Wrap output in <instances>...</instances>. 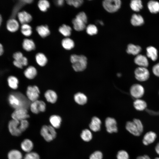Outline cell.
Masks as SVG:
<instances>
[{"label": "cell", "mask_w": 159, "mask_h": 159, "mask_svg": "<svg viewBox=\"0 0 159 159\" xmlns=\"http://www.w3.org/2000/svg\"><path fill=\"white\" fill-rule=\"evenodd\" d=\"M35 59L37 63L40 66H44L47 64V59L45 55L41 53L37 54Z\"/></svg>", "instance_id": "obj_31"}, {"label": "cell", "mask_w": 159, "mask_h": 159, "mask_svg": "<svg viewBox=\"0 0 159 159\" xmlns=\"http://www.w3.org/2000/svg\"><path fill=\"white\" fill-rule=\"evenodd\" d=\"M98 21L99 24H100L101 25H103V23L102 21Z\"/></svg>", "instance_id": "obj_55"}, {"label": "cell", "mask_w": 159, "mask_h": 159, "mask_svg": "<svg viewBox=\"0 0 159 159\" xmlns=\"http://www.w3.org/2000/svg\"><path fill=\"white\" fill-rule=\"evenodd\" d=\"M22 47L24 49L27 51H30L34 50L35 45L34 41L31 39H25L23 42Z\"/></svg>", "instance_id": "obj_19"}, {"label": "cell", "mask_w": 159, "mask_h": 159, "mask_svg": "<svg viewBox=\"0 0 159 159\" xmlns=\"http://www.w3.org/2000/svg\"><path fill=\"white\" fill-rule=\"evenodd\" d=\"M25 76L29 79H33L37 75V71L35 68L32 66L29 67L24 71Z\"/></svg>", "instance_id": "obj_28"}, {"label": "cell", "mask_w": 159, "mask_h": 159, "mask_svg": "<svg viewBox=\"0 0 159 159\" xmlns=\"http://www.w3.org/2000/svg\"><path fill=\"white\" fill-rule=\"evenodd\" d=\"M6 26L8 31L11 32H16L19 28L18 22L14 18L9 19L6 22Z\"/></svg>", "instance_id": "obj_15"}, {"label": "cell", "mask_w": 159, "mask_h": 159, "mask_svg": "<svg viewBox=\"0 0 159 159\" xmlns=\"http://www.w3.org/2000/svg\"><path fill=\"white\" fill-rule=\"evenodd\" d=\"M141 50V48L140 46L130 44L128 45L126 51L129 54L138 55Z\"/></svg>", "instance_id": "obj_24"}, {"label": "cell", "mask_w": 159, "mask_h": 159, "mask_svg": "<svg viewBox=\"0 0 159 159\" xmlns=\"http://www.w3.org/2000/svg\"><path fill=\"white\" fill-rule=\"evenodd\" d=\"M38 6L41 11L45 12L49 7L50 4L47 0H40L38 2Z\"/></svg>", "instance_id": "obj_39"}, {"label": "cell", "mask_w": 159, "mask_h": 159, "mask_svg": "<svg viewBox=\"0 0 159 159\" xmlns=\"http://www.w3.org/2000/svg\"><path fill=\"white\" fill-rule=\"evenodd\" d=\"M17 15L19 21L22 24L29 22L32 19L31 15L25 11L18 12Z\"/></svg>", "instance_id": "obj_14"}, {"label": "cell", "mask_w": 159, "mask_h": 159, "mask_svg": "<svg viewBox=\"0 0 159 159\" xmlns=\"http://www.w3.org/2000/svg\"><path fill=\"white\" fill-rule=\"evenodd\" d=\"M23 57L22 53L20 52H15L13 54V56L14 60L18 61L20 60Z\"/></svg>", "instance_id": "obj_45"}, {"label": "cell", "mask_w": 159, "mask_h": 159, "mask_svg": "<svg viewBox=\"0 0 159 159\" xmlns=\"http://www.w3.org/2000/svg\"><path fill=\"white\" fill-rule=\"evenodd\" d=\"M117 159H129V155L128 153L124 150L119 151L117 155Z\"/></svg>", "instance_id": "obj_42"}, {"label": "cell", "mask_w": 159, "mask_h": 159, "mask_svg": "<svg viewBox=\"0 0 159 159\" xmlns=\"http://www.w3.org/2000/svg\"><path fill=\"white\" fill-rule=\"evenodd\" d=\"M148 8L152 13H156L159 12V2L154 0H150L148 3Z\"/></svg>", "instance_id": "obj_27"}, {"label": "cell", "mask_w": 159, "mask_h": 159, "mask_svg": "<svg viewBox=\"0 0 159 159\" xmlns=\"http://www.w3.org/2000/svg\"><path fill=\"white\" fill-rule=\"evenodd\" d=\"M30 108L33 113L37 114L45 111L46 105L43 101L37 100L32 102L30 105Z\"/></svg>", "instance_id": "obj_11"}, {"label": "cell", "mask_w": 159, "mask_h": 159, "mask_svg": "<svg viewBox=\"0 0 159 159\" xmlns=\"http://www.w3.org/2000/svg\"><path fill=\"white\" fill-rule=\"evenodd\" d=\"M126 130L130 133L135 136H139L143 130V124L140 120L134 119L132 121H128L126 124Z\"/></svg>", "instance_id": "obj_3"}, {"label": "cell", "mask_w": 159, "mask_h": 159, "mask_svg": "<svg viewBox=\"0 0 159 159\" xmlns=\"http://www.w3.org/2000/svg\"><path fill=\"white\" fill-rule=\"evenodd\" d=\"M8 156L9 159H22V158L21 153L16 150L10 151L9 153Z\"/></svg>", "instance_id": "obj_37"}, {"label": "cell", "mask_w": 159, "mask_h": 159, "mask_svg": "<svg viewBox=\"0 0 159 159\" xmlns=\"http://www.w3.org/2000/svg\"><path fill=\"white\" fill-rule=\"evenodd\" d=\"M61 121V117L57 115H52L49 118V121L52 126L54 128H58L60 127Z\"/></svg>", "instance_id": "obj_29"}, {"label": "cell", "mask_w": 159, "mask_h": 159, "mask_svg": "<svg viewBox=\"0 0 159 159\" xmlns=\"http://www.w3.org/2000/svg\"><path fill=\"white\" fill-rule=\"evenodd\" d=\"M152 71L155 75L159 77V62L153 66Z\"/></svg>", "instance_id": "obj_46"}, {"label": "cell", "mask_w": 159, "mask_h": 159, "mask_svg": "<svg viewBox=\"0 0 159 159\" xmlns=\"http://www.w3.org/2000/svg\"><path fill=\"white\" fill-rule=\"evenodd\" d=\"M87 33L90 35L96 34L97 32V29L96 26L93 24L88 25L86 28Z\"/></svg>", "instance_id": "obj_40"}, {"label": "cell", "mask_w": 159, "mask_h": 159, "mask_svg": "<svg viewBox=\"0 0 159 159\" xmlns=\"http://www.w3.org/2000/svg\"><path fill=\"white\" fill-rule=\"evenodd\" d=\"M4 49L3 45L0 43V56L3 55L4 53Z\"/></svg>", "instance_id": "obj_51"}, {"label": "cell", "mask_w": 159, "mask_h": 159, "mask_svg": "<svg viewBox=\"0 0 159 159\" xmlns=\"http://www.w3.org/2000/svg\"><path fill=\"white\" fill-rule=\"evenodd\" d=\"M23 2L24 3H26V4H30L33 1V0H22Z\"/></svg>", "instance_id": "obj_53"}, {"label": "cell", "mask_w": 159, "mask_h": 159, "mask_svg": "<svg viewBox=\"0 0 159 159\" xmlns=\"http://www.w3.org/2000/svg\"><path fill=\"white\" fill-rule=\"evenodd\" d=\"M44 96L48 102L52 103H54L57 99L56 93L51 90H47L44 94Z\"/></svg>", "instance_id": "obj_25"}, {"label": "cell", "mask_w": 159, "mask_h": 159, "mask_svg": "<svg viewBox=\"0 0 159 159\" xmlns=\"http://www.w3.org/2000/svg\"><path fill=\"white\" fill-rule=\"evenodd\" d=\"M56 4L59 6H62L64 3V1L63 0H58L56 1Z\"/></svg>", "instance_id": "obj_50"}, {"label": "cell", "mask_w": 159, "mask_h": 159, "mask_svg": "<svg viewBox=\"0 0 159 159\" xmlns=\"http://www.w3.org/2000/svg\"><path fill=\"white\" fill-rule=\"evenodd\" d=\"M80 136L81 138L85 141L89 142L92 139V135L90 130L85 129L82 131Z\"/></svg>", "instance_id": "obj_36"}, {"label": "cell", "mask_w": 159, "mask_h": 159, "mask_svg": "<svg viewBox=\"0 0 159 159\" xmlns=\"http://www.w3.org/2000/svg\"><path fill=\"white\" fill-rule=\"evenodd\" d=\"M21 145L22 149L27 153L31 152L33 147L32 142L28 139L24 140L21 143Z\"/></svg>", "instance_id": "obj_26"}, {"label": "cell", "mask_w": 159, "mask_h": 159, "mask_svg": "<svg viewBox=\"0 0 159 159\" xmlns=\"http://www.w3.org/2000/svg\"><path fill=\"white\" fill-rule=\"evenodd\" d=\"M155 159H159V158L157 157V158H156Z\"/></svg>", "instance_id": "obj_56"}, {"label": "cell", "mask_w": 159, "mask_h": 159, "mask_svg": "<svg viewBox=\"0 0 159 159\" xmlns=\"http://www.w3.org/2000/svg\"><path fill=\"white\" fill-rule=\"evenodd\" d=\"M130 7L132 10L138 11L143 8L142 2L140 0H132L131 1Z\"/></svg>", "instance_id": "obj_34"}, {"label": "cell", "mask_w": 159, "mask_h": 159, "mask_svg": "<svg viewBox=\"0 0 159 159\" xmlns=\"http://www.w3.org/2000/svg\"><path fill=\"white\" fill-rule=\"evenodd\" d=\"M70 60L72 64V67L75 71H82L86 68L87 59L85 56L72 54L70 57Z\"/></svg>", "instance_id": "obj_2"}, {"label": "cell", "mask_w": 159, "mask_h": 159, "mask_svg": "<svg viewBox=\"0 0 159 159\" xmlns=\"http://www.w3.org/2000/svg\"><path fill=\"white\" fill-rule=\"evenodd\" d=\"M135 74L136 79L141 82L147 80L150 76L148 70L146 67H142L137 68L135 70Z\"/></svg>", "instance_id": "obj_8"}, {"label": "cell", "mask_w": 159, "mask_h": 159, "mask_svg": "<svg viewBox=\"0 0 159 159\" xmlns=\"http://www.w3.org/2000/svg\"><path fill=\"white\" fill-rule=\"evenodd\" d=\"M102 152L99 151H96L90 155L89 159H102Z\"/></svg>", "instance_id": "obj_44"}, {"label": "cell", "mask_w": 159, "mask_h": 159, "mask_svg": "<svg viewBox=\"0 0 159 159\" xmlns=\"http://www.w3.org/2000/svg\"><path fill=\"white\" fill-rule=\"evenodd\" d=\"M155 150L157 153L159 155V142L157 143L155 146Z\"/></svg>", "instance_id": "obj_52"}, {"label": "cell", "mask_w": 159, "mask_h": 159, "mask_svg": "<svg viewBox=\"0 0 159 159\" xmlns=\"http://www.w3.org/2000/svg\"><path fill=\"white\" fill-rule=\"evenodd\" d=\"M130 92L131 95L136 99H139L143 96L144 93L143 86L139 84L133 85L131 87Z\"/></svg>", "instance_id": "obj_12"}, {"label": "cell", "mask_w": 159, "mask_h": 159, "mask_svg": "<svg viewBox=\"0 0 159 159\" xmlns=\"http://www.w3.org/2000/svg\"><path fill=\"white\" fill-rule=\"evenodd\" d=\"M8 128L9 132L13 136H19L24 131L20 121L13 119L9 122Z\"/></svg>", "instance_id": "obj_6"}, {"label": "cell", "mask_w": 159, "mask_h": 159, "mask_svg": "<svg viewBox=\"0 0 159 159\" xmlns=\"http://www.w3.org/2000/svg\"><path fill=\"white\" fill-rule=\"evenodd\" d=\"M103 7L108 12L113 13L120 8L121 1L120 0H105L102 3Z\"/></svg>", "instance_id": "obj_7"}, {"label": "cell", "mask_w": 159, "mask_h": 159, "mask_svg": "<svg viewBox=\"0 0 159 159\" xmlns=\"http://www.w3.org/2000/svg\"><path fill=\"white\" fill-rule=\"evenodd\" d=\"M75 102L78 104L83 105L85 104L87 101V97L84 94L81 92H78L74 96Z\"/></svg>", "instance_id": "obj_23"}, {"label": "cell", "mask_w": 159, "mask_h": 159, "mask_svg": "<svg viewBox=\"0 0 159 159\" xmlns=\"http://www.w3.org/2000/svg\"><path fill=\"white\" fill-rule=\"evenodd\" d=\"M12 119L21 121L26 120L29 117L27 109L24 108H19L15 109L11 115Z\"/></svg>", "instance_id": "obj_9"}, {"label": "cell", "mask_w": 159, "mask_h": 159, "mask_svg": "<svg viewBox=\"0 0 159 159\" xmlns=\"http://www.w3.org/2000/svg\"><path fill=\"white\" fill-rule=\"evenodd\" d=\"M18 61L23 66H26L28 64L27 59L26 57L24 56L20 60Z\"/></svg>", "instance_id": "obj_47"}, {"label": "cell", "mask_w": 159, "mask_h": 159, "mask_svg": "<svg viewBox=\"0 0 159 159\" xmlns=\"http://www.w3.org/2000/svg\"><path fill=\"white\" fill-rule=\"evenodd\" d=\"M14 65L17 67L19 68H22L23 66L19 61L14 60L13 62Z\"/></svg>", "instance_id": "obj_48"}, {"label": "cell", "mask_w": 159, "mask_h": 159, "mask_svg": "<svg viewBox=\"0 0 159 159\" xmlns=\"http://www.w3.org/2000/svg\"><path fill=\"white\" fill-rule=\"evenodd\" d=\"M24 159H40L39 155L35 152L27 153L25 155Z\"/></svg>", "instance_id": "obj_43"}, {"label": "cell", "mask_w": 159, "mask_h": 159, "mask_svg": "<svg viewBox=\"0 0 159 159\" xmlns=\"http://www.w3.org/2000/svg\"><path fill=\"white\" fill-rule=\"evenodd\" d=\"M2 22V18L1 15L0 14V26H1Z\"/></svg>", "instance_id": "obj_54"}, {"label": "cell", "mask_w": 159, "mask_h": 159, "mask_svg": "<svg viewBox=\"0 0 159 159\" xmlns=\"http://www.w3.org/2000/svg\"><path fill=\"white\" fill-rule=\"evenodd\" d=\"M40 91L36 86H29L27 89L26 94L28 98L32 102L38 100Z\"/></svg>", "instance_id": "obj_10"}, {"label": "cell", "mask_w": 159, "mask_h": 159, "mask_svg": "<svg viewBox=\"0 0 159 159\" xmlns=\"http://www.w3.org/2000/svg\"><path fill=\"white\" fill-rule=\"evenodd\" d=\"M66 1L68 4L77 8L82 5L83 1L82 0H66Z\"/></svg>", "instance_id": "obj_41"}, {"label": "cell", "mask_w": 159, "mask_h": 159, "mask_svg": "<svg viewBox=\"0 0 159 159\" xmlns=\"http://www.w3.org/2000/svg\"><path fill=\"white\" fill-rule=\"evenodd\" d=\"M131 23L132 25L134 26H140L144 24V20L141 15L134 14L132 16Z\"/></svg>", "instance_id": "obj_20"}, {"label": "cell", "mask_w": 159, "mask_h": 159, "mask_svg": "<svg viewBox=\"0 0 159 159\" xmlns=\"http://www.w3.org/2000/svg\"><path fill=\"white\" fill-rule=\"evenodd\" d=\"M133 105L137 110L143 111L146 107L147 105L144 100L140 99H136L133 102Z\"/></svg>", "instance_id": "obj_30"}, {"label": "cell", "mask_w": 159, "mask_h": 159, "mask_svg": "<svg viewBox=\"0 0 159 159\" xmlns=\"http://www.w3.org/2000/svg\"><path fill=\"white\" fill-rule=\"evenodd\" d=\"M147 55L153 61L156 60L158 58V51L155 47L151 46L146 48Z\"/></svg>", "instance_id": "obj_22"}, {"label": "cell", "mask_w": 159, "mask_h": 159, "mask_svg": "<svg viewBox=\"0 0 159 159\" xmlns=\"http://www.w3.org/2000/svg\"><path fill=\"white\" fill-rule=\"evenodd\" d=\"M105 126L107 131L109 133L116 132L117 131V122L113 118L108 117L105 121Z\"/></svg>", "instance_id": "obj_13"}, {"label": "cell", "mask_w": 159, "mask_h": 159, "mask_svg": "<svg viewBox=\"0 0 159 159\" xmlns=\"http://www.w3.org/2000/svg\"><path fill=\"white\" fill-rule=\"evenodd\" d=\"M8 82L9 87L13 89H17L18 86V80L15 77L10 76L8 79Z\"/></svg>", "instance_id": "obj_38"}, {"label": "cell", "mask_w": 159, "mask_h": 159, "mask_svg": "<svg viewBox=\"0 0 159 159\" xmlns=\"http://www.w3.org/2000/svg\"><path fill=\"white\" fill-rule=\"evenodd\" d=\"M87 22V16L84 12L79 13L72 20L74 28L78 31H82L85 28Z\"/></svg>", "instance_id": "obj_4"}, {"label": "cell", "mask_w": 159, "mask_h": 159, "mask_svg": "<svg viewBox=\"0 0 159 159\" xmlns=\"http://www.w3.org/2000/svg\"><path fill=\"white\" fill-rule=\"evenodd\" d=\"M101 124L100 120L98 117L95 116L92 118L89 126L92 131L96 132L100 130Z\"/></svg>", "instance_id": "obj_18"}, {"label": "cell", "mask_w": 159, "mask_h": 159, "mask_svg": "<svg viewBox=\"0 0 159 159\" xmlns=\"http://www.w3.org/2000/svg\"><path fill=\"white\" fill-rule=\"evenodd\" d=\"M59 31L63 35L68 37L71 34L72 29L69 26L64 24L59 27Z\"/></svg>", "instance_id": "obj_33"}, {"label": "cell", "mask_w": 159, "mask_h": 159, "mask_svg": "<svg viewBox=\"0 0 159 159\" xmlns=\"http://www.w3.org/2000/svg\"><path fill=\"white\" fill-rule=\"evenodd\" d=\"M134 62L140 67L146 68L149 64L147 58L144 55L141 54L137 55L134 59Z\"/></svg>", "instance_id": "obj_17"}, {"label": "cell", "mask_w": 159, "mask_h": 159, "mask_svg": "<svg viewBox=\"0 0 159 159\" xmlns=\"http://www.w3.org/2000/svg\"><path fill=\"white\" fill-rule=\"evenodd\" d=\"M157 137L156 134L153 131L147 132L144 135L143 140V144L147 145L153 143Z\"/></svg>", "instance_id": "obj_16"}, {"label": "cell", "mask_w": 159, "mask_h": 159, "mask_svg": "<svg viewBox=\"0 0 159 159\" xmlns=\"http://www.w3.org/2000/svg\"><path fill=\"white\" fill-rule=\"evenodd\" d=\"M63 47L66 50H70L74 47V45L73 41L68 37L63 39L62 42Z\"/></svg>", "instance_id": "obj_32"}, {"label": "cell", "mask_w": 159, "mask_h": 159, "mask_svg": "<svg viewBox=\"0 0 159 159\" xmlns=\"http://www.w3.org/2000/svg\"><path fill=\"white\" fill-rule=\"evenodd\" d=\"M21 32L26 37L30 36L32 34V28L31 26L27 24H22L21 26Z\"/></svg>", "instance_id": "obj_35"}, {"label": "cell", "mask_w": 159, "mask_h": 159, "mask_svg": "<svg viewBox=\"0 0 159 159\" xmlns=\"http://www.w3.org/2000/svg\"><path fill=\"white\" fill-rule=\"evenodd\" d=\"M136 159H151L150 157L148 155H145L143 156H140L138 157Z\"/></svg>", "instance_id": "obj_49"}, {"label": "cell", "mask_w": 159, "mask_h": 159, "mask_svg": "<svg viewBox=\"0 0 159 159\" xmlns=\"http://www.w3.org/2000/svg\"><path fill=\"white\" fill-rule=\"evenodd\" d=\"M36 31L42 37L44 38L50 34V31L47 26L42 25L37 26Z\"/></svg>", "instance_id": "obj_21"}, {"label": "cell", "mask_w": 159, "mask_h": 159, "mask_svg": "<svg viewBox=\"0 0 159 159\" xmlns=\"http://www.w3.org/2000/svg\"><path fill=\"white\" fill-rule=\"evenodd\" d=\"M8 100L10 104L15 109L24 108L27 109L29 103L26 97L22 94L17 93L10 95Z\"/></svg>", "instance_id": "obj_1"}, {"label": "cell", "mask_w": 159, "mask_h": 159, "mask_svg": "<svg viewBox=\"0 0 159 159\" xmlns=\"http://www.w3.org/2000/svg\"><path fill=\"white\" fill-rule=\"evenodd\" d=\"M41 134L46 141L50 142L54 139L57 133L54 128L52 126L44 125L41 130Z\"/></svg>", "instance_id": "obj_5"}]
</instances>
